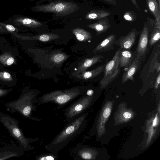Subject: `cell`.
<instances>
[{
	"label": "cell",
	"instance_id": "6da1fadb",
	"mask_svg": "<svg viewBox=\"0 0 160 160\" xmlns=\"http://www.w3.org/2000/svg\"><path fill=\"white\" fill-rule=\"evenodd\" d=\"M88 114L84 113L68 122L63 129L45 148L49 152L58 153L75 137L81 132L87 123Z\"/></svg>",
	"mask_w": 160,
	"mask_h": 160
},
{
	"label": "cell",
	"instance_id": "7a4b0ae2",
	"mask_svg": "<svg viewBox=\"0 0 160 160\" xmlns=\"http://www.w3.org/2000/svg\"><path fill=\"white\" fill-rule=\"evenodd\" d=\"M38 90H32L22 93L15 100L7 102L5 106L7 111L11 113L18 112L24 118L32 120L39 122L41 119L32 116L36 110L38 103L37 97L39 93Z\"/></svg>",
	"mask_w": 160,
	"mask_h": 160
},
{
	"label": "cell",
	"instance_id": "3957f363",
	"mask_svg": "<svg viewBox=\"0 0 160 160\" xmlns=\"http://www.w3.org/2000/svg\"><path fill=\"white\" fill-rule=\"evenodd\" d=\"M84 93L82 88L78 87L54 90L40 97L38 101V105L40 106L48 103H53L57 105L54 110H57Z\"/></svg>",
	"mask_w": 160,
	"mask_h": 160
},
{
	"label": "cell",
	"instance_id": "277c9868",
	"mask_svg": "<svg viewBox=\"0 0 160 160\" xmlns=\"http://www.w3.org/2000/svg\"><path fill=\"white\" fill-rule=\"evenodd\" d=\"M0 122L7 129L11 136L18 142L19 147L25 151L35 149L31 144L38 141V138L26 137L18 125L19 122L9 115L0 112Z\"/></svg>",
	"mask_w": 160,
	"mask_h": 160
},
{
	"label": "cell",
	"instance_id": "5b68a950",
	"mask_svg": "<svg viewBox=\"0 0 160 160\" xmlns=\"http://www.w3.org/2000/svg\"><path fill=\"white\" fill-rule=\"evenodd\" d=\"M79 8V7L74 2L57 1L36 6L34 10L37 12L54 13L57 16H62L74 12Z\"/></svg>",
	"mask_w": 160,
	"mask_h": 160
},
{
	"label": "cell",
	"instance_id": "8992f818",
	"mask_svg": "<svg viewBox=\"0 0 160 160\" xmlns=\"http://www.w3.org/2000/svg\"><path fill=\"white\" fill-rule=\"evenodd\" d=\"M93 102V95L89 96L84 93L64 110V115L66 121L68 122L83 113Z\"/></svg>",
	"mask_w": 160,
	"mask_h": 160
},
{
	"label": "cell",
	"instance_id": "52a82bcc",
	"mask_svg": "<svg viewBox=\"0 0 160 160\" xmlns=\"http://www.w3.org/2000/svg\"><path fill=\"white\" fill-rule=\"evenodd\" d=\"M121 49H118L112 59L106 63L104 70V76L100 82V88H106L116 78L120 72L119 54Z\"/></svg>",
	"mask_w": 160,
	"mask_h": 160
},
{
	"label": "cell",
	"instance_id": "ba28073f",
	"mask_svg": "<svg viewBox=\"0 0 160 160\" xmlns=\"http://www.w3.org/2000/svg\"><path fill=\"white\" fill-rule=\"evenodd\" d=\"M154 22L155 20L152 19L149 17H147L140 33L135 52L137 58L142 61L145 59L148 53L149 34L152 30Z\"/></svg>",
	"mask_w": 160,
	"mask_h": 160
},
{
	"label": "cell",
	"instance_id": "9c48e42d",
	"mask_svg": "<svg viewBox=\"0 0 160 160\" xmlns=\"http://www.w3.org/2000/svg\"><path fill=\"white\" fill-rule=\"evenodd\" d=\"M71 153L75 160H95L97 156L96 149L81 143L75 146L72 149Z\"/></svg>",
	"mask_w": 160,
	"mask_h": 160
},
{
	"label": "cell",
	"instance_id": "30bf717a",
	"mask_svg": "<svg viewBox=\"0 0 160 160\" xmlns=\"http://www.w3.org/2000/svg\"><path fill=\"white\" fill-rule=\"evenodd\" d=\"M139 32L133 28L126 36H122L116 39L114 44L119 46L121 49L130 50L135 44Z\"/></svg>",
	"mask_w": 160,
	"mask_h": 160
},
{
	"label": "cell",
	"instance_id": "8fae6325",
	"mask_svg": "<svg viewBox=\"0 0 160 160\" xmlns=\"http://www.w3.org/2000/svg\"><path fill=\"white\" fill-rule=\"evenodd\" d=\"M24 151L14 142L0 148V160H4L13 157L18 158L23 155Z\"/></svg>",
	"mask_w": 160,
	"mask_h": 160
},
{
	"label": "cell",
	"instance_id": "7c38bea8",
	"mask_svg": "<svg viewBox=\"0 0 160 160\" xmlns=\"http://www.w3.org/2000/svg\"><path fill=\"white\" fill-rule=\"evenodd\" d=\"M112 106L111 102L107 103L104 107L98 120L96 128L98 136H101L105 132V124L110 116Z\"/></svg>",
	"mask_w": 160,
	"mask_h": 160
},
{
	"label": "cell",
	"instance_id": "4fadbf2b",
	"mask_svg": "<svg viewBox=\"0 0 160 160\" xmlns=\"http://www.w3.org/2000/svg\"><path fill=\"white\" fill-rule=\"evenodd\" d=\"M142 62L136 58L130 65L125 68L122 79V84H124L129 80L134 82V76L140 68Z\"/></svg>",
	"mask_w": 160,
	"mask_h": 160
},
{
	"label": "cell",
	"instance_id": "5bb4252c",
	"mask_svg": "<svg viewBox=\"0 0 160 160\" xmlns=\"http://www.w3.org/2000/svg\"><path fill=\"white\" fill-rule=\"evenodd\" d=\"M117 35L111 34L100 42L93 50L94 54L109 52L114 49L115 41Z\"/></svg>",
	"mask_w": 160,
	"mask_h": 160
},
{
	"label": "cell",
	"instance_id": "9a60e30c",
	"mask_svg": "<svg viewBox=\"0 0 160 160\" xmlns=\"http://www.w3.org/2000/svg\"><path fill=\"white\" fill-rule=\"evenodd\" d=\"M104 58L102 55H96L83 59L78 63L74 74L77 75L85 71L92 66L102 61Z\"/></svg>",
	"mask_w": 160,
	"mask_h": 160
},
{
	"label": "cell",
	"instance_id": "2e32d148",
	"mask_svg": "<svg viewBox=\"0 0 160 160\" xmlns=\"http://www.w3.org/2000/svg\"><path fill=\"white\" fill-rule=\"evenodd\" d=\"M119 65L121 67L127 68L136 58L135 52L131 49L120 50L119 54Z\"/></svg>",
	"mask_w": 160,
	"mask_h": 160
},
{
	"label": "cell",
	"instance_id": "e0dca14e",
	"mask_svg": "<svg viewBox=\"0 0 160 160\" xmlns=\"http://www.w3.org/2000/svg\"><path fill=\"white\" fill-rule=\"evenodd\" d=\"M88 28L94 30L97 35L105 32L109 28L111 25L108 17L99 20L97 22L87 25Z\"/></svg>",
	"mask_w": 160,
	"mask_h": 160
},
{
	"label": "cell",
	"instance_id": "ac0fdd59",
	"mask_svg": "<svg viewBox=\"0 0 160 160\" xmlns=\"http://www.w3.org/2000/svg\"><path fill=\"white\" fill-rule=\"evenodd\" d=\"M108 58L105 63L94 69L88 71H85L82 73L76 75V77L79 79L87 80L96 77L104 71L105 66L108 62Z\"/></svg>",
	"mask_w": 160,
	"mask_h": 160
},
{
	"label": "cell",
	"instance_id": "d6986e66",
	"mask_svg": "<svg viewBox=\"0 0 160 160\" xmlns=\"http://www.w3.org/2000/svg\"><path fill=\"white\" fill-rule=\"evenodd\" d=\"M148 7L153 15L155 20L160 23V6L157 0H146Z\"/></svg>",
	"mask_w": 160,
	"mask_h": 160
},
{
	"label": "cell",
	"instance_id": "ffe728a7",
	"mask_svg": "<svg viewBox=\"0 0 160 160\" xmlns=\"http://www.w3.org/2000/svg\"><path fill=\"white\" fill-rule=\"evenodd\" d=\"M111 12L102 10H93L88 12L85 15L88 20H99L110 15Z\"/></svg>",
	"mask_w": 160,
	"mask_h": 160
},
{
	"label": "cell",
	"instance_id": "44dd1931",
	"mask_svg": "<svg viewBox=\"0 0 160 160\" xmlns=\"http://www.w3.org/2000/svg\"><path fill=\"white\" fill-rule=\"evenodd\" d=\"M60 36L56 34L47 33L32 37H24L26 40H37L43 42H47L59 38Z\"/></svg>",
	"mask_w": 160,
	"mask_h": 160
},
{
	"label": "cell",
	"instance_id": "7402d4cb",
	"mask_svg": "<svg viewBox=\"0 0 160 160\" xmlns=\"http://www.w3.org/2000/svg\"><path fill=\"white\" fill-rule=\"evenodd\" d=\"M72 33L80 42H86L91 39L92 35L89 32L80 28H75L72 30Z\"/></svg>",
	"mask_w": 160,
	"mask_h": 160
},
{
	"label": "cell",
	"instance_id": "603a6c76",
	"mask_svg": "<svg viewBox=\"0 0 160 160\" xmlns=\"http://www.w3.org/2000/svg\"><path fill=\"white\" fill-rule=\"evenodd\" d=\"M160 38V23L155 20L154 24L151 33L149 44L151 47L158 42Z\"/></svg>",
	"mask_w": 160,
	"mask_h": 160
},
{
	"label": "cell",
	"instance_id": "cb8c5ba5",
	"mask_svg": "<svg viewBox=\"0 0 160 160\" xmlns=\"http://www.w3.org/2000/svg\"><path fill=\"white\" fill-rule=\"evenodd\" d=\"M17 23H19L25 26L35 28L40 27L42 25L41 22L35 20L25 18H19L15 19Z\"/></svg>",
	"mask_w": 160,
	"mask_h": 160
},
{
	"label": "cell",
	"instance_id": "d4e9b609",
	"mask_svg": "<svg viewBox=\"0 0 160 160\" xmlns=\"http://www.w3.org/2000/svg\"><path fill=\"white\" fill-rule=\"evenodd\" d=\"M69 57L67 54L61 52H55L50 56L51 60L53 63L60 64L66 60Z\"/></svg>",
	"mask_w": 160,
	"mask_h": 160
},
{
	"label": "cell",
	"instance_id": "484cf974",
	"mask_svg": "<svg viewBox=\"0 0 160 160\" xmlns=\"http://www.w3.org/2000/svg\"><path fill=\"white\" fill-rule=\"evenodd\" d=\"M48 153H42L35 157L36 160H57L59 158L58 153L51 152Z\"/></svg>",
	"mask_w": 160,
	"mask_h": 160
},
{
	"label": "cell",
	"instance_id": "4316f807",
	"mask_svg": "<svg viewBox=\"0 0 160 160\" xmlns=\"http://www.w3.org/2000/svg\"><path fill=\"white\" fill-rule=\"evenodd\" d=\"M0 61L3 64L10 66L13 63L14 59L12 57L7 54L0 57Z\"/></svg>",
	"mask_w": 160,
	"mask_h": 160
},
{
	"label": "cell",
	"instance_id": "83f0119b",
	"mask_svg": "<svg viewBox=\"0 0 160 160\" xmlns=\"http://www.w3.org/2000/svg\"><path fill=\"white\" fill-rule=\"evenodd\" d=\"M123 18L127 21L134 22L136 19L137 16L136 13L134 12L128 11L124 13Z\"/></svg>",
	"mask_w": 160,
	"mask_h": 160
},
{
	"label": "cell",
	"instance_id": "f1b7e54d",
	"mask_svg": "<svg viewBox=\"0 0 160 160\" xmlns=\"http://www.w3.org/2000/svg\"><path fill=\"white\" fill-rule=\"evenodd\" d=\"M5 29L8 32H13L16 30V28L12 25L10 24H3Z\"/></svg>",
	"mask_w": 160,
	"mask_h": 160
},
{
	"label": "cell",
	"instance_id": "f546056e",
	"mask_svg": "<svg viewBox=\"0 0 160 160\" xmlns=\"http://www.w3.org/2000/svg\"><path fill=\"white\" fill-rule=\"evenodd\" d=\"M123 118L125 120H129L132 117V115L131 113L128 111L124 112L122 114Z\"/></svg>",
	"mask_w": 160,
	"mask_h": 160
},
{
	"label": "cell",
	"instance_id": "4dcf8cb0",
	"mask_svg": "<svg viewBox=\"0 0 160 160\" xmlns=\"http://www.w3.org/2000/svg\"><path fill=\"white\" fill-rule=\"evenodd\" d=\"M153 128L152 126H151L148 129V143L150 142L153 134L154 131Z\"/></svg>",
	"mask_w": 160,
	"mask_h": 160
},
{
	"label": "cell",
	"instance_id": "1f68e13d",
	"mask_svg": "<svg viewBox=\"0 0 160 160\" xmlns=\"http://www.w3.org/2000/svg\"><path fill=\"white\" fill-rule=\"evenodd\" d=\"M0 76L5 79H10L11 78V74L7 72H3L0 73Z\"/></svg>",
	"mask_w": 160,
	"mask_h": 160
},
{
	"label": "cell",
	"instance_id": "d6a6232c",
	"mask_svg": "<svg viewBox=\"0 0 160 160\" xmlns=\"http://www.w3.org/2000/svg\"><path fill=\"white\" fill-rule=\"evenodd\" d=\"M158 113L155 116V118L153 119L152 122V126L153 127H156L158 123Z\"/></svg>",
	"mask_w": 160,
	"mask_h": 160
},
{
	"label": "cell",
	"instance_id": "836d02e7",
	"mask_svg": "<svg viewBox=\"0 0 160 160\" xmlns=\"http://www.w3.org/2000/svg\"><path fill=\"white\" fill-rule=\"evenodd\" d=\"M160 72H159L157 76L155 84V86L156 88H157L159 87L160 84Z\"/></svg>",
	"mask_w": 160,
	"mask_h": 160
},
{
	"label": "cell",
	"instance_id": "e575fe53",
	"mask_svg": "<svg viewBox=\"0 0 160 160\" xmlns=\"http://www.w3.org/2000/svg\"><path fill=\"white\" fill-rule=\"evenodd\" d=\"M94 91L91 89L88 90L85 93L87 95L89 96H92L93 95Z\"/></svg>",
	"mask_w": 160,
	"mask_h": 160
},
{
	"label": "cell",
	"instance_id": "d590c367",
	"mask_svg": "<svg viewBox=\"0 0 160 160\" xmlns=\"http://www.w3.org/2000/svg\"><path fill=\"white\" fill-rule=\"evenodd\" d=\"M8 92V91L3 90L0 88V97L6 94Z\"/></svg>",
	"mask_w": 160,
	"mask_h": 160
},
{
	"label": "cell",
	"instance_id": "8d00e7d4",
	"mask_svg": "<svg viewBox=\"0 0 160 160\" xmlns=\"http://www.w3.org/2000/svg\"><path fill=\"white\" fill-rule=\"evenodd\" d=\"M105 2H108L111 4L116 5V1L115 0H102Z\"/></svg>",
	"mask_w": 160,
	"mask_h": 160
},
{
	"label": "cell",
	"instance_id": "74e56055",
	"mask_svg": "<svg viewBox=\"0 0 160 160\" xmlns=\"http://www.w3.org/2000/svg\"><path fill=\"white\" fill-rule=\"evenodd\" d=\"M133 5L135 6V7L139 10H140V9L139 8V6L138 5L137 2L136 0H130Z\"/></svg>",
	"mask_w": 160,
	"mask_h": 160
},
{
	"label": "cell",
	"instance_id": "f35d334b",
	"mask_svg": "<svg viewBox=\"0 0 160 160\" xmlns=\"http://www.w3.org/2000/svg\"><path fill=\"white\" fill-rule=\"evenodd\" d=\"M159 5L160 6V0H158Z\"/></svg>",
	"mask_w": 160,
	"mask_h": 160
},
{
	"label": "cell",
	"instance_id": "ab89813d",
	"mask_svg": "<svg viewBox=\"0 0 160 160\" xmlns=\"http://www.w3.org/2000/svg\"><path fill=\"white\" fill-rule=\"evenodd\" d=\"M1 141V138H0V142Z\"/></svg>",
	"mask_w": 160,
	"mask_h": 160
}]
</instances>
